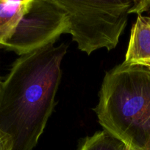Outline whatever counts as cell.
<instances>
[{
	"label": "cell",
	"instance_id": "obj_5",
	"mask_svg": "<svg viewBox=\"0 0 150 150\" xmlns=\"http://www.w3.org/2000/svg\"><path fill=\"white\" fill-rule=\"evenodd\" d=\"M124 62L150 69V17L140 15L132 25Z\"/></svg>",
	"mask_w": 150,
	"mask_h": 150
},
{
	"label": "cell",
	"instance_id": "obj_11",
	"mask_svg": "<svg viewBox=\"0 0 150 150\" xmlns=\"http://www.w3.org/2000/svg\"><path fill=\"white\" fill-rule=\"evenodd\" d=\"M0 83H1V81H0Z\"/></svg>",
	"mask_w": 150,
	"mask_h": 150
},
{
	"label": "cell",
	"instance_id": "obj_3",
	"mask_svg": "<svg viewBox=\"0 0 150 150\" xmlns=\"http://www.w3.org/2000/svg\"><path fill=\"white\" fill-rule=\"evenodd\" d=\"M69 21V33L78 48L90 55L116 48L128 20L132 1L57 0Z\"/></svg>",
	"mask_w": 150,
	"mask_h": 150
},
{
	"label": "cell",
	"instance_id": "obj_8",
	"mask_svg": "<svg viewBox=\"0 0 150 150\" xmlns=\"http://www.w3.org/2000/svg\"><path fill=\"white\" fill-rule=\"evenodd\" d=\"M150 13V0H133L129 13H137L138 16L143 13Z\"/></svg>",
	"mask_w": 150,
	"mask_h": 150
},
{
	"label": "cell",
	"instance_id": "obj_2",
	"mask_svg": "<svg viewBox=\"0 0 150 150\" xmlns=\"http://www.w3.org/2000/svg\"><path fill=\"white\" fill-rule=\"evenodd\" d=\"M94 111L125 145L150 150V69L123 62L106 72Z\"/></svg>",
	"mask_w": 150,
	"mask_h": 150
},
{
	"label": "cell",
	"instance_id": "obj_9",
	"mask_svg": "<svg viewBox=\"0 0 150 150\" xmlns=\"http://www.w3.org/2000/svg\"><path fill=\"white\" fill-rule=\"evenodd\" d=\"M12 142L10 138L0 130V150H11Z\"/></svg>",
	"mask_w": 150,
	"mask_h": 150
},
{
	"label": "cell",
	"instance_id": "obj_6",
	"mask_svg": "<svg viewBox=\"0 0 150 150\" xmlns=\"http://www.w3.org/2000/svg\"><path fill=\"white\" fill-rule=\"evenodd\" d=\"M32 0H0V47L12 38Z\"/></svg>",
	"mask_w": 150,
	"mask_h": 150
},
{
	"label": "cell",
	"instance_id": "obj_4",
	"mask_svg": "<svg viewBox=\"0 0 150 150\" xmlns=\"http://www.w3.org/2000/svg\"><path fill=\"white\" fill-rule=\"evenodd\" d=\"M69 30V18L57 0H32L12 38L0 48L21 56L54 44Z\"/></svg>",
	"mask_w": 150,
	"mask_h": 150
},
{
	"label": "cell",
	"instance_id": "obj_7",
	"mask_svg": "<svg viewBox=\"0 0 150 150\" xmlns=\"http://www.w3.org/2000/svg\"><path fill=\"white\" fill-rule=\"evenodd\" d=\"M125 144L106 130L87 137L79 150H123Z\"/></svg>",
	"mask_w": 150,
	"mask_h": 150
},
{
	"label": "cell",
	"instance_id": "obj_1",
	"mask_svg": "<svg viewBox=\"0 0 150 150\" xmlns=\"http://www.w3.org/2000/svg\"><path fill=\"white\" fill-rule=\"evenodd\" d=\"M68 45H46L20 56L0 83V130L11 150H32L56 105Z\"/></svg>",
	"mask_w": 150,
	"mask_h": 150
},
{
	"label": "cell",
	"instance_id": "obj_10",
	"mask_svg": "<svg viewBox=\"0 0 150 150\" xmlns=\"http://www.w3.org/2000/svg\"><path fill=\"white\" fill-rule=\"evenodd\" d=\"M123 150H136V149H133V148L130 147V146H127V145H125V146H124V147Z\"/></svg>",
	"mask_w": 150,
	"mask_h": 150
}]
</instances>
